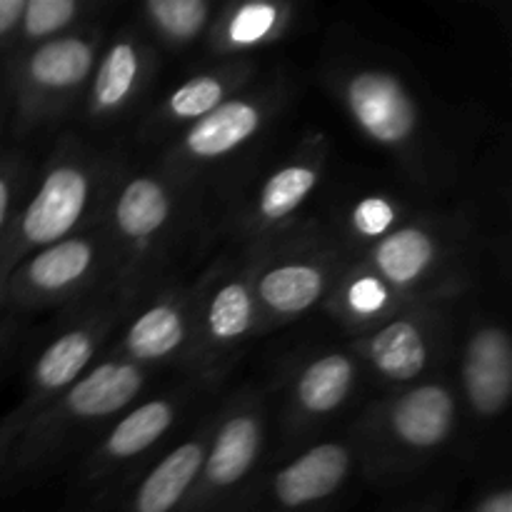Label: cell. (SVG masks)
Returning a JSON list of instances; mask_svg holds the SVG:
<instances>
[{
    "label": "cell",
    "mask_w": 512,
    "mask_h": 512,
    "mask_svg": "<svg viewBox=\"0 0 512 512\" xmlns=\"http://www.w3.org/2000/svg\"><path fill=\"white\" fill-rule=\"evenodd\" d=\"M320 83L370 145L398 163L415 188L453 193L473 153V120L373 40L338 28L320 55Z\"/></svg>",
    "instance_id": "1"
},
{
    "label": "cell",
    "mask_w": 512,
    "mask_h": 512,
    "mask_svg": "<svg viewBox=\"0 0 512 512\" xmlns=\"http://www.w3.org/2000/svg\"><path fill=\"white\" fill-rule=\"evenodd\" d=\"M100 225L118 258L120 288L133 303L153 285L193 273L188 263L220 230V215L208 193L158 163L130 165L123 158Z\"/></svg>",
    "instance_id": "2"
},
{
    "label": "cell",
    "mask_w": 512,
    "mask_h": 512,
    "mask_svg": "<svg viewBox=\"0 0 512 512\" xmlns=\"http://www.w3.org/2000/svg\"><path fill=\"white\" fill-rule=\"evenodd\" d=\"M478 215L468 208H413L388 235L350 255L383 280L403 305H458L478 280Z\"/></svg>",
    "instance_id": "3"
},
{
    "label": "cell",
    "mask_w": 512,
    "mask_h": 512,
    "mask_svg": "<svg viewBox=\"0 0 512 512\" xmlns=\"http://www.w3.org/2000/svg\"><path fill=\"white\" fill-rule=\"evenodd\" d=\"M123 155L80 133H63L38 163L0 245V283L25 255L100 223Z\"/></svg>",
    "instance_id": "4"
},
{
    "label": "cell",
    "mask_w": 512,
    "mask_h": 512,
    "mask_svg": "<svg viewBox=\"0 0 512 512\" xmlns=\"http://www.w3.org/2000/svg\"><path fill=\"white\" fill-rule=\"evenodd\" d=\"M463 413L450 375L390 390L370 403L350 428L360 475L373 483H403L448 453L460 438Z\"/></svg>",
    "instance_id": "5"
},
{
    "label": "cell",
    "mask_w": 512,
    "mask_h": 512,
    "mask_svg": "<svg viewBox=\"0 0 512 512\" xmlns=\"http://www.w3.org/2000/svg\"><path fill=\"white\" fill-rule=\"evenodd\" d=\"M153 373L105 350L65 393L25 423L5 463L3 480H35L63 463L80 443L98 438L123 410L138 403Z\"/></svg>",
    "instance_id": "6"
},
{
    "label": "cell",
    "mask_w": 512,
    "mask_h": 512,
    "mask_svg": "<svg viewBox=\"0 0 512 512\" xmlns=\"http://www.w3.org/2000/svg\"><path fill=\"white\" fill-rule=\"evenodd\" d=\"M290 95L293 88L288 80L260 75L255 83L158 148L155 163L213 198L220 190V178L233 175V170L268 138L288 108Z\"/></svg>",
    "instance_id": "7"
},
{
    "label": "cell",
    "mask_w": 512,
    "mask_h": 512,
    "mask_svg": "<svg viewBox=\"0 0 512 512\" xmlns=\"http://www.w3.org/2000/svg\"><path fill=\"white\" fill-rule=\"evenodd\" d=\"M248 248L253 250L260 338L323 310L350 263L348 248L330 225L318 220H300L285 233Z\"/></svg>",
    "instance_id": "8"
},
{
    "label": "cell",
    "mask_w": 512,
    "mask_h": 512,
    "mask_svg": "<svg viewBox=\"0 0 512 512\" xmlns=\"http://www.w3.org/2000/svg\"><path fill=\"white\" fill-rule=\"evenodd\" d=\"M108 35V23L95 20L8 55L3 93L18 140L78 113Z\"/></svg>",
    "instance_id": "9"
},
{
    "label": "cell",
    "mask_w": 512,
    "mask_h": 512,
    "mask_svg": "<svg viewBox=\"0 0 512 512\" xmlns=\"http://www.w3.org/2000/svg\"><path fill=\"white\" fill-rule=\"evenodd\" d=\"M260 338L253 295V250L225 245L198 273L195 295V348L188 378L218 385L235 360Z\"/></svg>",
    "instance_id": "10"
},
{
    "label": "cell",
    "mask_w": 512,
    "mask_h": 512,
    "mask_svg": "<svg viewBox=\"0 0 512 512\" xmlns=\"http://www.w3.org/2000/svg\"><path fill=\"white\" fill-rule=\"evenodd\" d=\"M273 433L268 385H243L213 410L198 483L180 512H233L260 475Z\"/></svg>",
    "instance_id": "11"
},
{
    "label": "cell",
    "mask_w": 512,
    "mask_h": 512,
    "mask_svg": "<svg viewBox=\"0 0 512 512\" xmlns=\"http://www.w3.org/2000/svg\"><path fill=\"white\" fill-rule=\"evenodd\" d=\"M118 285V258L98 223L13 265L0 283V310L60 313Z\"/></svg>",
    "instance_id": "12"
},
{
    "label": "cell",
    "mask_w": 512,
    "mask_h": 512,
    "mask_svg": "<svg viewBox=\"0 0 512 512\" xmlns=\"http://www.w3.org/2000/svg\"><path fill=\"white\" fill-rule=\"evenodd\" d=\"M363 368L348 345H323L293 355L270 385L278 458L315 443L358 398Z\"/></svg>",
    "instance_id": "13"
},
{
    "label": "cell",
    "mask_w": 512,
    "mask_h": 512,
    "mask_svg": "<svg viewBox=\"0 0 512 512\" xmlns=\"http://www.w3.org/2000/svg\"><path fill=\"white\" fill-rule=\"evenodd\" d=\"M333 145L320 130H308L258 180L235 193L220 210V233L230 245H253L300 223V213L318 193Z\"/></svg>",
    "instance_id": "14"
},
{
    "label": "cell",
    "mask_w": 512,
    "mask_h": 512,
    "mask_svg": "<svg viewBox=\"0 0 512 512\" xmlns=\"http://www.w3.org/2000/svg\"><path fill=\"white\" fill-rule=\"evenodd\" d=\"M128 308L130 298L118 285L73 308L60 310L28 363L25 395L18 405V413L25 420L38 415L103 358Z\"/></svg>",
    "instance_id": "15"
},
{
    "label": "cell",
    "mask_w": 512,
    "mask_h": 512,
    "mask_svg": "<svg viewBox=\"0 0 512 512\" xmlns=\"http://www.w3.org/2000/svg\"><path fill=\"white\" fill-rule=\"evenodd\" d=\"M463 303L405 305L380 325L350 338L348 348L358 358L363 378H373L390 393L443 373V365L453 358Z\"/></svg>",
    "instance_id": "16"
},
{
    "label": "cell",
    "mask_w": 512,
    "mask_h": 512,
    "mask_svg": "<svg viewBox=\"0 0 512 512\" xmlns=\"http://www.w3.org/2000/svg\"><path fill=\"white\" fill-rule=\"evenodd\" d=\"M198 270L153 285L130 303L110 353L148 373L178 370L188 378L195 348V295Z\"/></svg>",
    "instance_id": "17"
},
{
    "label": "cell",
    "mask_w": 512,
    "mask_h": 512,
    "mask_svg": "<svg viewBox=\"0 0 512 512\" xmlns=\"http://www.w3.org/2000/svg\"><path fill=\"white\" fill-rule=\"evenodd\" d=\"M213 385L185 378L160 393L140 398L118 415L98 438L80 465V480L85 488H110L133 473L168 435L183 423L188 408L208 395Z\"/></svg>",
    "instance_id": "18"
},
{
    "label": "cell",
    "mask_w": 512,
    "mask_h": 512,
    "mask_svg": "<svg viewBox=\"0 0 512 512\" xmlns=\"http://www.w3.org/2000/svg\"><path fill=\"white\" fill-rule=\"evenodd\" d=\"M450 360L463 425L490 430L503 423L512 400V338L505 320L493 310L468 308L465 300Z\"/></svg>",
    "instance_id": "19"
},
{
    "label": "cell",
    "mask_w": 512,
    "mask_h": 512,
    "mask_svg": "<svg viewBox=\"0 0 512 512\" xmlns=\"http://www.w3.org/2000/svg\"><path fill=\"white\" fill-rule=\"evenodd\" d=\"M360 473L353 438L315 440L260 473L233 512H325Z\"/></svg>",
    "instance_id": "20"
},
{
    "label": "cell",
    "mask_w": 512,
    "mask_h": 512,
    "mask_svg": "<svg viewBox=\"0 0 512 512\" xmlns=\"http://www.w3.org/2000/svg\"><path fill=\"white\" fill-rule=\"evenodd\" d=\"M160 50L135 28L123 25L108 35L90 83L80 100V118L90 130H113L148 98L160 70Z\"/></svg>",
    "instance_id": "21"
},
{
    "label": "cell",
    "mask_w": 512,
    "mask_h": 512,
    "mask_svg": "<svg viewBox=\"0 0 512 512\" xmlns=\"http://www.w3.org/2000/svg\"><path fill=\"white\" fill-rule=\"evenodd\" d=\"M260 78V65L255 58H223L198 70L183 83L175 85L153 110L143 118L138 138L143 145L163 148L170 138L193 125L195 120L213 113L218 105L233 98L243 88Z\"/></svg>",
    "instance_id": "22"
},
{
    "label": "cell",
    "mask_w": 512,
    "mask_h": 512,
    "mask_svg": "<svg viewBox=\"0 0 512 512\" xmlns=\"http://www.w3.org/2000/svg\"><path fill=\"white\" fill-rule=\"evenodd\" d=\"M210 423H213V413L203 418V423L188 438L165 450L148 470H143L125 493L118 512L183 510L195 483H198L200 468H203L205 450H208L210 440Z\"/></svg>",
    "instance_id": "23"
},
{
    "label": "cell",
    "mask_w": 512,
    "mask_h": 512,
    "mask_svg": "<svg viewBox=\"0 0 512 512\" xmlns=\"http://www.w3.org/2000/svg\"><path fill=\"white\" fill-rule=\"evenodd\" d=\"M298 20V5L245 0L223 3L213 20L205 50L213 60L255 58V53L278 43L293 30Z\"/></svg>",
    "instance_id": "24"
},
{
    "label": "cell",
    "mask_w": 512,
    "mask_h": 512,
    "mask_svg": "<svg viewBox=\"0 0 512 512\" xmlns=\"http://www.w3.org/2000/svg\"><path fill=\"white\" fill-rule=\"evenodd\" d=\"M400 308H405V305L400 303L398 295L383 280L375 278L365 265L350 258L348 268L340 275L323 313L330 315L340 328L348 330L350 338H355V335L388 320Z\"/></svg>",
    "instance_id": "25"
},
{
    "label": "cell",
    "mask_w": 512,
    "mask_h": 512,
    "mask_svg": "<svg viewBox=\"0 0 512 512\" xmlns=\"http://www.w3.org/2000/svg\"><path fill=\"white\" fill-rule=\"evenodd\" d=\"M218 3L210 0H148L133 10L130 23L163 53V50H188L205 43Z\"/></svg>",
    "instance_id": "26"
},
{
    "label": "cell",
    "mask_w": 512,
    "mask_h": 512,
    "mask_svg": "<svg viewBox=\"0 0 512 512\" xmlns=\"http://www.w3.org/2000/svg\"><path fill=\"white\" fill-rule=\"evenodd\" d=\"M410 210L413 208L405 205L398 195L370 190L348 200L340 210V220H335L330 230L348 248L350 255H358L360 250L388 235Z\"/></svg>",
    "instance_id": "27"
},
{
    "label": "cell",
    "mask_w": 512,
    "mask_h": 512,
    "mask_svg": "<svg viewBox=\"0 0 512 512\" xmlns=\"http://www.w3.org/2000/svg\"><path fill=\"white\" fill-rule=\"evenodd\" d=\"M98 10L100 5L88 3V0H25L13 53L95 23V20H100L95 18Z\"/></svg>",
    "instance_id": "28"
},
{
    "label": "cell",
    "mask_w": 512,
    "mask_h": 512,
    "mask_svg": "<svg viewBox=\"0 0 512 512\" xmlns=\"http://www.w3.org/2000/svg\"><path fill=\"white\" fill-rule=\"evenodd\" d=\"M40 160L30 155V150L23 143L5 145L0 153V245L13 225L15 213L23 203L28 185L38 170Z\"/></svg>",
    "instance_id": "29"
},
{
    "label": "cell",
    "mask_w": 512,
    "mask_h": 512,
    "mask_svg": "<svg viewBox=\"0 0 512 512\" xmlns=\"http://www.w3.org/2000/svg\"><path fill=\"white\" fill-rule=\"evenodd\" d=\"M463 512H512V488L505 478L488 480Z\"/></svg>",
    "instance_id": "30"
},
{
    "label": "cell",
    "mask_w": 512,
    "mask_h": 512,
    "mask_svg": "<svg viewBox=\"0 0 512 512\" xmlns=\"http://www.w3.org/2000/svg\"><path fill=\"white\" fill-rule=\"evenodd\" d=\"M25 0H0V55L8 58L18 40Z\"/></svg>",
    "instance_id": "31"
},
{
    "label": "cell",
    "mask_w": 512,
    "mask_h": 512,
    "mask_svg": "<svg viewBox=\"0 0 512 512\" xmlns=\"http://www.w3.org/2000/svg\"><path fill=\"white\" fill-rule=\"evenodd\" d=\"M25 423H28V420L18 413V408H13L5 418H0V480H3V470L10 458V450H13L18 435L23 433Z\"/></svg>",
    "instance_id": "32"
},
{
    "label": "cell",
    "mask_w": 512,
    "mask_h": 512,
    "mask_svg": "<svg viewBox=\"0 0 512 512\" xmlns=\"http://www.w3.org/2000/svg\"><path fill=\"white\" fill-rule=\"evenodd\" d=\"M18 313H10V310H0V360L5 358V350L10 348V343L15 340V330H18Z\"/></svg>",
    "instance_id": "33"
},
{
    "label": "cell",
    "mask_w": 512,
    "mask_h": 512,
    "mask_svg": "<svg viewBox=\"0 0 512 512\" xmlns=\"http://www.w3.org/2000/svg\"><path fill=\"white\" fill-rule=\"evenodd\" d=\"M8 128L13 130V120H10L8 98H5V93H3L0 95V153L5 150V133H8Z\"/></svg>",
    "instance_id": "34"
},
{
    "label": "cell",
    "mask_w": 512,
    "mask_h": 512,
    "mask_svg": "<svg viewBox=\"0 0 512 512\" xmlns=\"http://www.w3.org/2000/svg\"><path fill=\"white\" fill-rule=\"evenodd\" d=\"M408 512H450V508L443 498H435V500L430 498L428 503L418 505V508H410Z\"/></svg>",
    "instance_id": "35"
},
{
    "label": "cell",
    "mask_w": 512,
    "mask_h": 512,
    "mask_svg": "<svg viewBox=\"0 0 512 512\" xmlns=\"http://www.w3.org/2000/svg\"><path fill=\"white\" fill-rule=\"evenodd\" d=\"M85 512H95V510H85Z\"/></svg>",
    "instance_id": "36"
}]
</instances>
